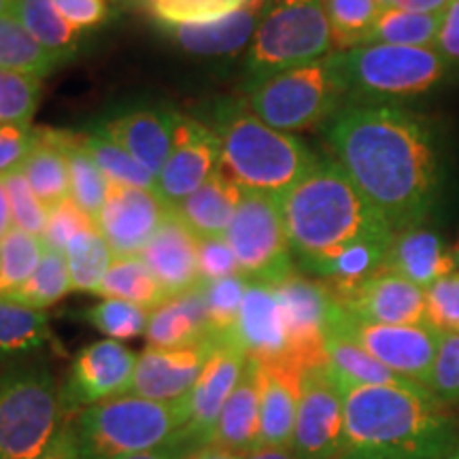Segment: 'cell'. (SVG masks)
<instances>
[{
	"label": "cell",
	"instance_id": "1",
	"mask_svg": "<svg viewBox=\"0 0 459 459\" xmlns=\"http://www.w3.org/2000/svg\"><path fill=\"white\" fill-rule=\"evenodd\" d=\"M338 166L394 232L421 226L438 194V158L421 117L394 105H344L325 126Z\"/></svg>",
	"mask_w": 459,
	"mask_h": 459
},
{
	"label": "cell",
	"instance_id": "2",
	"mask_svg": "<svg viewBox=\"0 0 459 459\" xmlns=\"http://www.w3.org/2000/svg\"><path fill=\"white\" fill-rule=\"evenodd\" d=\"M336 383L344 400L338 459H445L459 445L457 421L426 387Z\"/></svg>",
	"mask_w": 459,
	"mask_h": 459
},
{
	"label": "cell",
	"instance_id": "3",
	"mask_svg": "<svg viewBox=\"0 0 459 459\" xmlns=\"http://www.w3.org/2000/svg\"><path fill=\"white\" fill-rule=\"evenodd\" d=\"M279 200L294 262L307 274L355 245L395 234L336 160H317Z\"/></svg>",
	"mask_w": 459,
	"mask_h": 459
},
{
	"label": "cell",
	"instance_id": "4",
	"mask_svg": "<svg viewBox=\"0 0 459 459\" xmlns=\"http://www.w3.org/2000/svg\"><path fill=\"white\" fill-rule=\"evenodd\" d=\"M215 134L221 164L249 192L283 196L319 160L300 139L264 124L240 102L220 108Z\"/></svg>",
	"mask_w": 459,
	"mask_h": 459
},
{
	"label": "cell",
	"instance_id": "5",
	"mask_svg": "<svg viewBox=\"0 0 459 459\" xmlns=\"http://www.w3.org/2000/svg\"><path fill=\"white\" fill-rule=\"evenodd\" d=\"M186 423L183 398L156 402L124 394L82 411L71 428L82 459H130L170 445Z\"/></svg>",
	"mask_w": 459,
	"mask_h": 459
},
{
	"label": "cell",
	"instance_id": "6",
	"mask_svg": "<svg viewBox=\"0 0 459 459\" xmlns=\"http://www.w3.org/2000/svg\"><path fill=\"white\" fill-rule=\"evenodd\" d=\"M60 385L48 361L0 359V459H34L62 429Z\"/></svg>",
	"mask_w": 459,
	"mask_h": 459
},
{
	"label": "cell",
	"instance_id": "7",
	"mask_svg": "<svg viewBox=\"0 0 459 459\" xmlns=\"http://www.w3.org/2000/svg\"><path fill=\"white\" fill-rule=\"evenodd\" d=\"M332 62L347 96L366 100L412 99L443 82L449 66L436 48L383 43L336 51Z\"/></svg>",
	"mask_w": 459,
	"mask_h": 459
},
{
	"label": "cell",
	"instance_id": "8",
	"mask_svg": "<svg viewBox=\"0 0 459 459\" xmlns=\"http://www.w3.org/2000/svg\"><path fill=\"white\" fill-rule=\"evenodd\" d=\"M344 96L330 54L251 85L249 108L264 124L291 134L330 122L342 108Z\"/></svg>",
	"mask_w": 459,
	"mask_h": 459
},
{
	"label": "cell",
	"instance_id": "9",
	"mask_svg": "<svg viewBox=\"0 0 459 459\" xmlns=\"http://www.w3.org/2000/svg\"><path fill=\"white\" fill-rule=\"evenodd\" d=\"M334 49L330 22L319 0H277L249 43L247 68L254 83L311 65Z\"/></svg>",
	"mask_w": 459,
	"mask_h": 459
},
{
	"label": "cell",
	"instance_id": "10",
	"mask_svg": "<svg viewBox=\"0 0 459 459\" xmlns=\"http://www.w3.org/2000/svg\"><path fill=\"white\" fill-rule=\"evenodd\" d=\"M223 238L247 281L277 285L296 273L279 196L245 189Z\"/></svg>",
	"mask_w": 459,
	"mask_h": 459
},
{
	"label": "cell",
	"instance_id": "11",
	"mask_svg": "<svg viewBox=\"0 0 459 459\" xmlns=\"http://www.w3.org/2000/svg\"><path fill=\"white\" fill-rule=\"evenodd\" d=\"M351 338L395 375L426 387L443 334L429 324L381 325L355 319L334 300L328 332Z\"/></svg>",
	"mask_w": 459,
	"mask_h": 459
},
{
	"label": "cell",
	"instance_id": "12",
	"mask_svg": "<svg viewBox=\"0 0 459 459\" xmlns=\"http://www.w3.org/2000/svg\"><path fill=\"white\" fill-rule=\"evenodd\" d=\"M285 315L287 359L296 361L304 370L328 364L325 334L334 296L324 281L291 273L274 285Z\"/></svg>",
	"mask_w": 459,
	"mask_h": 459
},
{
	"label": "cell",
	"instance_id": "13",
	"mask_svg": "<svg viewBox=\"0 0 459 459\" xmlns=\"http://www.w3.org/2000/svg\"><path fill=\"white\" fill-rule=\"evenodd\" d=\"M344 434V400L328 364L304 370L291 451L298 459H338Z\"/></svg>",
	"mask_w": 459,
	"mask_h": 459
},
{
	"label": "cell",
	"instance_id": "14",
	"mask_svg": "<svg viewBox=\"0 0 459 459\" xmlns=\"http://www.w3.org/2000/svg\"><path fill=\"white\" fill-rule=\"evenodd\" d=\"M139 355L119 341L91 342L73 358L65 385L60 387L62 412L77 417L99 402L128 394Z\"/></svg>",
	"mask_w": 459,
	"mask_h": 459
},
{
	"label": "cell",
	"instance_id": "15",
	"mask_svg": "<svg viewBox=\"0 0 459 459\" xmlns=\"http://www.w3.org/2000/svg\"><path fill=\"white\" fill-rule=\"evenodd\" d=\"M247 359V353L234 341H217L196 385L183 398L187 423L175 443L187 453L213 445L217 421L243 375Z\"/></svg>",
	"mask_w": 459,
	"mask_h": 459
},
{
	"label": "cell",
	"instance_id": "16",
	"mask_svg": "<svg viewBox=\"0 0 459 459\" xmlns=\"http://www.w3.org/2000/svg\"><path fill=\"white\" fill-rule=\"evenodd\" d=\"M172 209L175 206L158 189L108 181L107 200L96 226L115 257L141 255Z\"/></svg>",
	"mask_w": 459,
	"mask_h": 459
},
{
	"label": "cell",
	"instance_id": "17",
	"mask_svg": "<svg viewBox=\"0 0 459 459\" xmlns=\"http://www.w3.org/2000/svg\"><path fill=\"white\" fill-rule=\"evenodd\" d=\"M330 291L344 311L366 324H426V290L385 268L351 287H330Z\"/></svg>",
	"mask_w": 459,
	"mask_h": 459
},
{
	"label": "cell",
	"instance_id": "18",
	"mask_svg": "<svg viewBox=\"0 0 459 459\" xmlns=\"http://www.w3.org/2000/svg\"><path fill=\"white\" fill-rule=\"evenodd\" d=\"M221 164V147L215 130L179 115L170 156L158 175V192L172 206L192 196Z\"/></svg>",
	"mask_w": 459,
	"mask_h": 459
},
{
	"label": "cell",
	"instance_id": "19",
	"mask_svg": "<svg viewBox=\"0 0 459 459\" xmlns=\"http://www.w3.org/2000/svg\"><path fill=\"white\" fill-rule=\"evenodd\" d=\"M217 341L187 344V347H147L136 359L128 394L156 402H177L192 392L203 375Z\"/></svg>",
	"mask_w": 459,
	"mask_h": 459
},
{
	"label": "cell",
	"instance_id": "20",
	"mask_svg": "<svg viewBox=\"0 0 459 459\" xmlns=\"http://www.w3.org/2000/svg\"><path fill=\"white\" fill-rule=\"evenodd\" d=\"M198 247L200 238L172 209L156 237L149 240L141 254L143 262L164 287L169 298L186 294L203 283L198 268Z\"/></svg>",
	"mask_w": 459,
	"mask_h": 459
},
{
	"label": "cell",
	"instance_id": "21",
	"mask_svg": "<svg viewBox=\"0 0 459 459\" xmlns=\"http://www.w3.org/2000/svg\"><path fill=\"white\" fill-rule=\"evenodd\" d=\"M232 341L257 361L287 359V328L274 285L249 281Z\"/></svg>",
	"mask_w": 459,
	"mask_h": 459
},
{
	"label": "cell",
	"instance_id": "22",
	"mask_svg": "<svg viewBox=\"0 0 459 459\" xmlns=\"http://www.w3.org/2000/svg\"><path fill=\"white\" fill-rule=\"evenodd\" d=\"M302 377L291 359L260 361V446H291Z\"/></svg>",
	"mask_w": 459,
	"mask_h": 459
},
{
	"label": "cell",
	"instance_id": "23",
	"mask_svg": "<svg viewBox=\"0 0 459 459\" xmlns=\"http://www.w3.org/2000/svg\"><path fill=\"white\" fill-rule=\"evenodd\" d=\"M177 117L179 113L164 108H134L108 119L99 132L124 147L136 162L158 177L170 156Z\"/></svg>",
	"mask_w": 459,
	"mask_h": 459
},
{
	"label": "cell",
	"instance_id": "24",
	"mask_svg": "<svg viewBox=\"0 0 459 459\" xmlns=\"http://www.w3.org/2000/svg\"><path fill=\"white\" fill-rule=\"evenodd\" d=\"M266 13V0H247L243 7L209 22L170 26L175 41L196 56H232L254 41Z\"/></svg>",
	"mask_w": 459,
	"mask_h": 459
},
{
	"label": "cell",
	"instance_id": "25",
	"mask_svg": "<svg viewBox=\"0 0 459 459\" xmlns=\"http://www.w3.org/2000/svg\"><path fill=\"white\" fill-rule=\"evenodd\" d=\"M453 249L432 230L415 226L394 234L387 249L385 271H392L411 283L429 290L436 281L455 273Z\"/></svg>",
	"mask_w": 459,
	"mask_h": 459
},
{
	"label": "cell",
	"instance_id": "26",
	"mask_svg": "<svg viewBox=\"0 0 459 459\" xmlns=\"http://www.w3.org/2000/svg\"><path fill=\"white\" fill-rule=\"evenodd\" d=\"M149 347L175 349L209 341V311H206L204 283L186 294L172 296L149 313L147 325Z\"/></svg>",
	"mask_w": 459,
	"mask_h": 459
},
{
	"label": "cell",
	"instance_id": "27",
	"mask_svg": "<svg viewBox=\"0 0 459 459\" xmlns=\"http://www.w3.org/2000/svg\"><path fill=\"white\" fill-rule=\"evenodd\" d=\"M243 194L245 187H240L226 166L220 164L192 196L175 206V211L198 238L223 237Z\"/></svg>",
	"mask_w": 459,
	"mask_h": 459
},
{
	"label": "cell",
	"instance_id": "28",
	"mask_svg": "<svg viewBox=\"0 0 459 459\" xmlns=\"http://www.w3.org/2000/svg\"><path fill=\"white\" fill-rule=\"evenodd\" d=\"M213 445L247 455L260 446V361L249 358L217 421Z\"/></svg>",
	"mask_w": 459,
	"mask_h": 459
},
{
	"label": "cell",
	"instance_id": "29",
	"mask_svg": "<svg viewBox=\"0 0 459 459\" xmlns=\"http://www.w3.org/2000/svg\"><path fill=\"white\" fill-rule=\"evenodd\" d=\"M39 141L30 156L22 164L26 181L30 183L37 198L54 209L71 198V169H68L66 149L62 147L60 130L37 128Z\"/></svg>",
	"mask_w": 459,
	"mask_h": 459
},
{
	"label": "cell",
	"instance_id": "30",
	"mask_svg": "<svg viewBox=\"0 0 459 459\" xmlns=\"http://www.w3.org/2000/svg\"><path fill=\"white\" fill-rule=\"evenodd\" d=\"M325 353L328 366L336 381L353 383V385H395V387H421L409 378L395 375L385 364L372 358L351 338L328 332L325 334Z\"/></svg>",
	"mask_w": 459,
	"mask_h": 459
},
{
	"label": "cell",
	"instance_id": "31",
	"mask_svg": "<svg viewBox=\"0 0 459 459\" xmlns=\"http://www.w3.org/2000/svg\"><path fill=\"white\" fill-rule=\"evenodd\" d=\"M96 296L136 304L149 313L169 300V294L141 255L113 257Z\"/></svg>",
	"mask_w": 459,
	"mask_h": 459
},
{
	"label": "cell",
	"instance_id": "32",
	"mask_svg": "<svg viewBox=\"0 0 459 459\" xmlns=\"http://www.w3.org/2000/svg\"><path fill=\"white\" fill-rule=\"evenodd\" d=\"M60 141L66 149L68 169H71V200L91 221L99 223L107 200V175L85 147V136L60 130Z\"/></svg>",
	"mask_w": 459,
	"mask_h": 459
},
{
	"label": "cell",
	"instance_id": "33",
	"mask_svg": "<svg viewBox=\"0 0 459 459\" xmlns=\"http://www.w3.org/2000/svg\"><path fill=\"white\" fill-rule=\"evenodd\" d=\"M54 341L49 317L39 308L0 298V359L30 355Z\"/></svg>",
	"mask_w": 459,
	"mask_h": 459
},
{
	"label": "cell",
	"instance_id": "34",
	"mask_svg": "<svg viewBox=\"0 0 459 459\" xmlns=\"http://www.w3.org/2000/svg\"><path fill=\"white\" fill-rule=\"evenodd\" d=\"M65 60L45 49L13 15L0 17V68L48 77Z\"/></svg>",
	"mask_w": 459,
	"mask_h": 459
},
{
	"label": "cell",
	"instance_id": "35",
	"mask_svg": "<svg viewBox=\"0 0 459 459\" xmlns=\"http://www.w3.org/2000/svg\"><path fill=\"white\" fill-rule=\"evenodd\" d=\"M9 15H13L45 49L57 56L66 57L77 48L79 30L62 17L54 0H13Z\"/></svg>",
	"mask_w": 459,
	"mask_h": 459
},
{
	"label": "cell",
	"instance_id": "36",
	"mask_svg": "<svg viewBox=\"0 0 459 459\" xmlns=\"http://www.w3.org/2000/svg\"><path fill=\"white\" fill-rule=\"evenodd\" d=\"M443 13H417L404 9H383L366 45L434 48L438 41Z\"/></svg>",
	"mask_w": 459,
	"mask_h": 459
},
{
	"label": "cell",
	"instance_id": "37",
	"mask_svg": "<svg viewBox=\"0 0 459 459\" xmlns=\"http://www.w3.org/2000/svg\"><path fill=\"white\" fill-rule=\"evenodd\" d=\"M68 271H71L73 291L96 294L113 262V251L99 228H88L73 237L65 249Z\"/></svg>",
	"mask_w": 459,
	"mask_h": 459
},
{
	"label": "cell",
	"instance_id": "38",
	"mask_svg": "<svg viewBox=\"0 0 459 459\" xmlns=\"http://www.w3.org/2000/svg\"><path fill=\"white\" fill-rule=\"evenodd\" d=\"M71 291L73 281L71 271H68L66 255L62 254V251L51 249V247L43 243V255L37 271L32 273V277L28 279L20 290L13 291V294L7 298L9 300H15L20 304H26V307L43 311V308L62 300L66 294H71Z\"/></svg>",
	"mask_w": 459,
	"mask_h": 459
},
{
	"label": "cell",
	"instance_id": "39",
	"mask_svg": "<svg viewBox=\"0 0 459 459\" xmlns=\"http://www.w3.org/2000/svg\"><path fill=\"white\" fill-rule=\"evenodd\" d=\"M330 22L334 49L347 51L368 43L383 7L378 0H319Z\"/></svg>",
	"mask_w": 459,
	"mask_h": 459
},
{
	"label": "cell",
	"instance_id": "40",
	"mask_svg": "<svg viewBox=\"0 0 459 459\" xmlns=\"http://www.w3.org/2000/svg\"><path fill=\"white\" fill-rule=\"evenodd\" d=\"M43 255V238L11 228L0 240V298H7L20 290L37 271Z\"/></svg>",
	"mask_w": 459,
	"mask_h": 459
},
{
	"label": "cell",
	"instance_id": "41",
	"mask_svg": "<svg viewBox=\"0 0 459 459\" xmlns=\"http://www.w3.org/2000/svg\"><path fill=\"white\" fill-rule=\"evenodd\" d=\"M247 283L249 281L243 274H232V277L204 283L209 328L215 341H232V334L238 324L240 307H243Z\"/></svg>",
	"mask_w": 459,
	"mask_h": 459
},
{
	"label": "cell",
	"instance_id": "42",
	"mask_svg": "<svg viewBox=\"0 0 459 459\" xmlns=\"http://www.w3.org/2000/svg\"><path fill=\"white\" fill-rule=\"evenodd\" d=\"M85 147H88L91 158L96 160V164L100 166L108 181L126 183V186L134 187L158 189V177L152 175L124 147H119L117 143L107 139L99 130L94 134L85 136Z\"/></svg>",
	"mask_w": 459,
	"mask_h": 459
},
{
	"label": "cell",
	"instance_id": "43",
	"mask_svg": "<svg viewBox=\"0 0 459 459\" xmlns=\"http://www.w3.org/2000/svg\"><path fill=\"white\" fill-rule=\"evenodd\" d=\"M83 321L91 328L107 334L113 341H128V338L143 336L149 325V311L136 304L105 298L100 304L85 308Z\"/></svg>",
	"mask_w": 459,
	"mask_h": 459
},
{
	"label": "cell",
	"instance_id": "44",
	"mask_svg": "<svg viewBox=\"0 0 459 459\" xmlns=\"http://www.w3.org/2000/svg\"><path fill=\"white\" fill-rule=\"evenodd\" d=\"M41 100V77L0 68V124L30 126Z\"/></svg>",
	"mask_w": 459,
	"mask_h": 459
},
{
	"label": "cell",
	"instance_id": "45",
	"mask_svg": "<svg viewBox=\"0 0 459 459\" xmlns=\"http://www.w3.org/2000/svg\"><path fill=\"white\" fill-rule=\"evenodd\" d=\"M0 181H3L4 194H7L13 226L24 230V232L34 234V237H43L45 226H48L49 209L32 192L24 172L13 170L9 175L0 177Z\"/></svg>",
	"mask_w": 459,
	"mask_h": 459
},
{
	"label": "cell",
	"instance_id": "46",
	"mask_svg": "<svg viewBox=\"0 0 459 459\" xmlns=\"http://www.w3.org/2000/svg\"><path fill=\"white\" fill-rule=\"evenodd\" d=\"M245 3L247 0H149V7L162 24L179 26L215 20Z\"/></svg>",
	"mask_w": 459,
	"mask_h": 459
},
{
	"label": "cell",
	"instance_id": "47",
	"mask_svg": "<svg viewBox=\"0 0 459 459\" xmlns=\"http://www.w3.org/2000/svg\"><path fill=\"white\" fill-rule=\"evenodd\" d=\"M426 324L440 334H459V271L426 290Z\"/></svg>",
	"mask_w": 459,
	"mask_h": 459
},
{
	"label": "cell",
	"instance_id": "48",
	"mask_svg": "<svg viewBox=\"0 0 459 459\" xmlns=\"http://www.w3.org/2000/svg\"><path fill=\"white\" fill-rule=\"evenodd\" d=\"M426 389L440 404L459 400V334H443Z\"/></svg>",
	"mask_w": 459,
	"mask_h": 459
},
{
	"label": "cell",
	"instance_id": "49",
	"mask_svg": "<svg viewBox=\"0 0 459 459\" xmlns=\"http://www.w3.org/2000/svg\"><path fill=\"white\" fill-rule=\"evenodd\" d=\"M94 226L96 223L91 221L71 198H68L65 203L54 206V209H49L48 226H45V232L41 238L45 245L51 247V249H57L65 254L66 245L71 243L73 237H77L79 232H83V230L94 228Z\"/></svg>",
	"mask_w": 459,
	"mask_h": 459
},
{
	"label": "cell",
	"instance_id": "50",
	"mask_svg": "<svg viewBox=\"0 0 459 459\" xmlns=\"http://www.w3.org/2000/svg\"><path fill=\"white\" fill-rule=\"evenodd\" d=\"M39 141V130L30 126L0 124V177L20 170Z\"/></svg>",
	"mask_w": 459,
	"mask_h": 459
},
{
	"label": "cell",
	"instance_id": "51",
	"mask_svg": "<svg viewBox=\"0 0 459 459\" xmlns=\"http://www.w3.org/2000/svg\"><path fill=\"white\" fill-rule=\"evenodd\" d=\"M198 268H200V277H203V283H211V281L240 274L237 257H234L228 240L223 237L200 238Z\"/></svg>",
	"mask_w": 459,
	"mask_h": 459
},
{
	"label": "cell",
	"instance_id": "52",
	"mask_svg": "<svg viewBox=\"0 0 459 459\" xmlns=\"http://www.w3.org/2000/svg\"><path fill=\"white\" fill-rule=\"evenodd\" d=\"M54 4L68 24L77 28L79 32L99 28L111 15L108 0H54Z\"/></svg>",
	"mask_w": 459,
	"mask_h": 459
},
{
	"label": "cell",
	"instance_id": "53",
	"mask_svg": "<svg viewBox=\"0 0 459 459\" xmlns=\"http://www.w3.org/2000/svg\"><path fill=\"white\" fill-rule=\"evenodd\" d=\"M436 49L449 62H459V0H451V4L443 13Z\"/></svg>",
	"mask_w": 459,
	"mask_h": 459
},
{
	"label": "cell",
	"instance_id": "54",
	"mask_svg": "<svg viewBox=\"0 0 459 459\" xmlns=\"http://www.w3.org/2000/svg\"><path fill=\"white\" fill-rule=\"evenodd\" d=\"M34 459H82L71 423L62 426V429L56 434V438L51 440V445L48 446V449H45L41 455L34 457Z\"/></svg>",
	"mask_w": 459,
	"mask_h": 459
},
{
	"label": "cell",
	"instance_id": "55",
	"mask_svg": "<svg viewBox=\"0 0 459 459\" xmlns=\"http://www.w3.org/2000/svg\"><path fill=\"white\" fill-rule=\"evenodd\" d=\"M383 9H404L417 13H445L451 0H378Z\"/></svg>",
	"mask_w": 459,
	"mask_h": 459
},
{
	"label": "cell",
	"instance_id": "56",
	"mask_svg": "<svg viewBox=\"0 0 459 459\" xmlns=\"http://www.w3.org/2000/svg\"><path fill=\"white\" fill-rule=\"evenodd\" d=\"M189 453L183 449L179 443H175L172 440L170 445L166 446H160L156 451H149V453H141V455H134L130 459H187Z\"/></svg>",
	"mask_w": 459,
	"mask_h": 459
},
{
	"label": "cell",
	"instance_id": "57",
	"mask_svg": "<svg viewBox=\"0 0 459 459\" xmlns=\"http://www.w3.org/2000/svg\"><path fill=\"white\" fill-rule=\"evenodd\" d=\"M245 459H298L291 446H257Z\"/></svg>",
	"mask_w": 459,
	"mask_h": 459
},
{
	"label": "cell",
	"instance_id": "58",
	"mask_svg": "<svg viewBox=\"0 0 459 459\" xmlns=\"http://www.w3.org/2000/svg\"><path fill=\"white\" fill-rule=\"evenodd\" d=\"M187 459H245L240 453H234L230 449H223L220 445H206L203 449L189 453Z\"/></svg>",
	"mask_w": 459,
	"mask_h": 459
},
{
	"label": "cell",
	"instance_id": "59",
	"mask_svg": "<svg viewBox=\"0 0 459 459\" xmlns=\"http://www.w3.org/2000/svg\"><path fill=\"white\" fill-rule=\"evenodd\" d=\"M11 228H13V220H11L9 200H7V194H4L3 181H0V240L7 237Z\"/></svg>",
	"mask_w": 459,
	"mask_h": 459
},
{
	"label": "cell",
	"instance_id": "60",
	"mask_svg": "<svg viewBox=\"0 0 459 459\" xmlns=\"http://www.w3.org/2000/svg\"><path fill=\"white\" fill-rule=\"evenodd\" d=\"M11 4H13V0H0V17L9 15Z\"/></svg>",
	"mask_w": 459,
	"mask_h": 459
},
{
	"label": "cell",
	"instance_id": "61",
	"mask_svg": "<svg viewBox=\"0 0 459 459\" xmlns=\"http://www.w3.org/2000/svg\"><path fill=\"white\" fill-rule=\"evenodd\" d=\"M453 257H455V266L459 268V240H457V245L453 247Z\"/></svg>",
	"mask_w": 459,
	"mask_h": 459
},
{
	"label": "cell",
	"instance_id": "62",
	"mask_svg": "<svg viewBox=\"0 0 459 459\" xmlns=\"http://www.w3.org/2000/svg\"><path fill=\"white\" fill-rule=\"evenodd\" d=\"M445 459H459V445H457L455 449H453V451L449 453V455H446Z\"/></svg>",
	"mask_w": 459,
	"mask_h": 459
},
{
	"label": "cell",
	"instance_id": "63",
	"mask_svg": "<svg viewBox=\"0 0 459 459\" xmlns=\"http://www.w3.org/2000/svg\"><path fill=\"white\" fill-rule=\"evenodd\" d=\"M117 3H132V0H117Z\"/></svg>",
	"mask_w": 459,
	"mask_h": 459
}]
</instances>
